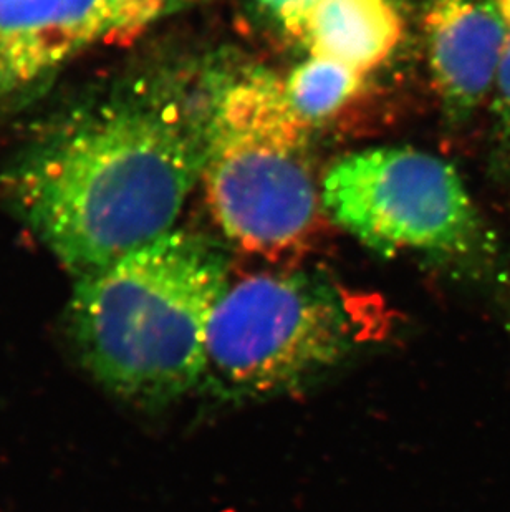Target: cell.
<instances>
[{"mask_svg": "<svg viewBox=\"0 0 510 512\" xmlns=\"http://www.w3.org/2000/svg\"><path fill=\"white\" fill-rule=\"evenodd\" d=\"M204 156L171 103L118 95L37 146L12 174L10 198L82 279L173 231Z\"/></svg>", "mask_w": 510, "mask_h": 512, "instance_id": "obj_1", "label": "cell"}, {"mask_svg": "<svg viewBox=\"0 0 510 512\" xmlns=\"http://www.w3.org/2000/svg\"><path fill=\"white\" fill-rule=\"evenodd\" d=\"M227 287L217 247L173 229L78 279L68 339L82 367L115 397L164 405L203 382L207 327Z\"/></svg>", "mask_w": 510, "mask_h": 512, "instance_id": "obj_2", "label": "cell"}, {"mask_svg": "<svg viewBox=\"0 0 510 512\" xmlns=\"http://www.w3.org/2000/svg\"><path fill=\"white\" fill-rule=\"evenodd\" d=\"M307 130L285 83L270 73H251L217 97L204 181L217 223L242 249L279 256L312 231L317 189L305 160Z\"/></svg>", "mask_w": 510, "mask_h": 512, "instance_id": "obj_3", "label": "cell"}, {"mask_svg": "<svg viewBox=\"0 0 510 512\" xmlns=\"http://www.w3.org/2000/svg\"><path fill=\"white\" fill-rule=\"evenodd\" d=\"M352 345L337 300L304 277H247L212 310L206 375L241 395L294 387L332 367Z\"/></svg>", "mask_w": 510, "mask_h": 512, "instance_id": "obj_4", "label": "cell"}, {"mask_svg": "<svg viewBox=\"0 0 510 512\" xmlns=\"http://www.w3.org/2000/svg\"><path fill=\"white\" fill-rule=\"evenodd\" d=\"M333 219L383 252L466 256L482 247L481 219L448 161L411 148H375L333 166L323 183Z\"/></svg>", "mask_w": 510, "mask_h": 512, "instance_id": "obj_5", "label": "cell"}, {"mask_svg": "<svg viewBox=\"0 0 510 512\" xmlns=\"http://www.w3.org/2000/svg\"><path fill=\"white\" fill-rule=\"evenodd\" d=\"M429 67L449 120L471 118L496 85L510 30L497 0H431Z\"/></svg>", "mask_w": 510, "mask_h": 512, "instance_id": "obj_6", "label": "cell"}, {"mask_svg": "<svg viewBox=\"0 0 510 512\" xmlns=\"http://www.w3.org/2000/svg\"><path fill=\"white\" fill-rule=\"evenodd\" d=\"M103 40L102 0H0V100Z\"/></svg>", "mask_w": 510, "mask_h": 512, "instance_id": "obj_7", "label": "cell"}, {"mask_svg": "<svg viewBox=\"0 0 510 512\" xmlns=\"http://www.w3.org/2000/svg\"><path fill=\"white\" fill-rule=\"evenodd\" d=\"M289 30L312 57L365 73L390 57L403 24L391 0H312Z\"/></svg>", "mask_w": 510, "mask_h": 512, "instance_id": "obj_8", "label": "cell"}, {"mask_svg": "<svg viewBox=\"0 0 510 512\" xmlns=\"http://www.w3.org/2000/svg\"><path fill=\"white\" fill-rule=\"evenodd\" d=\"M363 73L327 58L312 57L290 73L285 93L305 125H317L340 112L358 92Z\"/></svg>", "mask_w": 510, "mask_h": 512, "instance_id": "obj_9", "label": "cell"}, {"mask_svg": "<svg viewBox=\"0 0 510 512\" xmlns=\"http://www.w3.org/2000/svg\"><path fill=\"white\" fill-rule=\"evenodd\" d=\"M188 0H102L103 40L108 45H130L151 25L181 9Z\"/></svg>", "mask_w": 510, "mask_h": 512, "instance_id": "obj_10", "label": "cell"}, {"mask_svg": "<svg viewBox=\"0 0 510 512\" xmlns=\"http://www.w3.org/2000/svg\"><path fill=\"white\" fill-rule=\"evenodd\" d=\"M494 88H496L497 113H499L502 126L510 138V34Z\"/></svg>", "mask_w": 510, "mask_h": 512, "instance_id": "obj_11", "label": "cell"}, {"mask_svg": "<svg viewBox=\"0 0 510 512\" xmlns=\"http://www.w3.org/2000/svg\"><path fill=\"white\" fill-rule=\"evenodd\" d=\"M259 2L265 9L277 15L284 22L285 27L290 29L299 20L300 15L304 14V10L312 0H259Z\"/></svg>", "mask_w": 510, "mask_h": 512, "instance_id": "obj_12", "label": "cell"}, {"mask_svg": "<svg viewBox=\"0 0 510 512\" xmlns=\"http://www.w3.org/2000/svg\"><path fill=\"white\" fill-rule=\"evenodd\" d=\"M497 5H499L502 17L506 20L507 27L510 30V0H497Z\"/></svg>", "mask_w": 510, "mask_h": 512, "instance_id": "obj_13", "label": "cell"}]
</instances>
